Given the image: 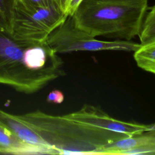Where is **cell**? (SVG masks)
<instances>
[{
    "mask_svg": "<svg viewBox=\"0 0 155 155\" xmlns=\"http://www.w3.org/2000/svg\"><path fill=\"white\" fill-rule=\"evenodd\" d=\"M63 61L46 42L15 39L0 28V84L31 94L65 74Z\"/></svg>",
    "mask_w": 155,
    "mask_h": 155,
    "instance_id": "1",
    "label": "cell"
},
{
    "mask_svg": "<svg viewBox=\"0 0 155 155\" xmlns=\"http://www.w3.org/2000/svg\"><path fill=\"white\" fill-rule=\"evenodd\" d=\"M53 149L55 154L97 155L106 145L127 137L40 110L17 115Z\"/></svg>",
    "mask_w": 155,
    "mask_h": 155,
    "instance_id": "2",
    "label": "cell"
},
{
    "mask_svg": "<svg viewBox=\"0 0 155 155\" xmlns=\"http://www.w3.org/2000/svg\"><path fill=\"white\" fill-rule=\"evenodd\" d=\"M148 0H82L71 16L94 36L130 41L139 36Z\"/></svg>",
    "mask_w": 155,
    "mask_h": 155,
    "instance_id": "3",
    "label": "cell"
},
{
    "mask_svg": "<svg viewBox=\"0 0 155 155\" xmlns=\"http://www.w3.org/2000/svg\"><path fill=\"white\" fill-rule=\"evenodd\" d=\"M46 41L57 54L78 51L103 50L135 52L141 47L140 44L130 41L97 39L96 37L79 28L71 16H68L64 22L50 34Z\"/></svg>",
    "mask_w": 155,
    "mask_h": 155,
    "instance_id": "4",
    "label": "cell"
},
{
    "mask_svg": "<svg viewBox=\"0 0 155 155\" xmlns=\"http://www.w3.org/2000/svg\"><path fill=\"white\" fill-rule=\"evenodd\" d=\"M68 16L59 5L41 7L32 11L16 5L10 22V33L17 39L44 42Z\"/></svg>",
    "mask_w": 155,
    "mask_h": 155,
    "instance_id": "5",
    "label": "cell"
},
{
    "mask_svg": "<svg viewBox=\"0 0 155 155\" xmlns=\"http://www.w3.org/2000/svg\"><path fill=\"white\" fill-rule=\"evenodd\" d=\"M65 115L73 120L128 136L155 131V123L145 124L120 120L111 117L101 108L88 104H85L80 110Z\"/></svg>",
    "mask_w": 155,
    "mask_h": 155,
    "instance_id": "6",
    "label": "cell"
},
{
    "mask_svg": "<svg viewBox=\"0 0 155 155\" xmlns=\"http://www.w3.org/2000/svg\"><path fill=\"white\" fill-rule=\"evenodd\" d=\"M0 123L24 142L42 149L47 154H55L54 151L44 140L17 115L0 109Z\"/></svg>",
    "mask_w": 155,
    "mask_h": 155,
    "instance_id": "7",
    "label": "cell"
},
{
    "mask_svg": "<svg viewBox=\"0 0 155 155\" xmlns=\"http://www.w3.org/2000/svg\"><path fill=\"white\" fill-rule=\"evenodd\" d=\"M155 145V131L127 136L104 146L97 155H120L124 151Z\"/></svg>",
    "mask_w": 155,
    "mask_h": 155,
    "instance_id": "8",
    "label": "cell"
},
{
    "mask_svg": "<svg viewBox=\"0 0 155 155\" xmlns=\"http://www.w3.org/2000/svg\"><path fill=\"white\" fill-rule=\"evenodd\" d=\"M0 154H47L42 149L21 140L1 123Z\"/></svg>",
    "mask_w": 155,
    "mask_h": 155,
    "instance_id": "9",
    "label": "cell"
},
{
    "mask_svg": "<svg viewBox=\"0 0 155 155\" xmlns=\"http://www.w3.org/2000/svg\"><path fill=\"white\" fill-rule=\"evenodd\" d=\"M139 36L142 46L155 42V5L145 15Z\"/></svg>",
    "mask_w": 155,
    "mask_h": 155,
    "instance_id": "10",
    "label": "cell"
},
{
    "mask_svg": "<svg viewBox=\"0 0 155 155\" xmlns=\"http://www.w3.org/2000/svg\"><path fill=\"white\" fill-rule=\"evenodd\" d=\"M134 58L139 67L149 62L155 61V42L142 46L134 52Z\"/></svg>",
    "mask_w": 155,
    "mask_h": 155,
    "instance_id": "11",
    "label": "cell"
},
{
    "mask_svg": "<svg viewBox=\"0 0 155 155\" xmlns=\"http://www.w3.org/2000/svg\"><path fill=\"white\" fill-rule=\"evenodd\" d=\"M16 5L27 11H32L38 8L48 7L54 5H59L61 7L59 0H16Z\"/></svg>",
    "mask_w": 155,
    "mask_h": 155,
    "instance_id": "12",
    "label": "cell"
},
{
    "mask_svg": "<svg viewBox=\"0 0 155 155\" xmlns=\"http://www.w3.org/2000/svg\"><path fill=\"white\" fill-rule=\"evenodd\" d=\"M15 6L16 0H0V9L5 15L9 26Z\"/></svg>",
    "mask_w": 155,
    "mask_h": 155,
    "instance_id": "13",
    "label": "cell"
},
{
    "mask_svg": "<svg viewBox=\"0 0 155 155\" xmlns=\"http://www.w3.org/2000/svg\"><path fill=\"white\" fill-rule=\"evenodd\" d=\"M131 154H155V145L130 149L122 152L120 155Z\"/></svg>",
    "mask_w": 155,
    "mask_h": 155,
    "instance_id": "14",
    "label": "cell"
},
{
    "mask_svg": "<svg viewBox=\"0 0 155 155\" xmlns=\"http://www.w3.org/2000/svg\"><path fill=\"white\" fill-rule=\"evenodd\" d=\"M64 100V95L63 93L58 90H54L50 91L46 99L47 102L53 104H61Z\"/></svg>",
    "mask_w": 155,
    "mask_h": 155,
    "instance_id": "15",
    "label": "cell"
},
{
    "mask_svg": "<svg viewBox=\"0 0 155 155\" xmlns=\"http://www.w3.org/2000/svg\"><path fill=\"white\" fill-rule=\"evenodd\" d=\"M82 0H68L67 13L68 16H71Z\"/></svg>",
    "mask_w": 155,
    "mask_h": 155,
    "instance_id": "16",
    "label": "cell"
},
{
    "mask_svg": "<svg viewBox=\"0 0 155 155\" xmlns=\"http://www.w3.org/2000/svg\"><path fill=\"white\" fill-rule=\"evenodd\" d=\"M0 28H2L3 30H7L10 32V26L7 22V20L0 9Z\"/></svg>",
    "mask_w": 155,
    "mask_h": 155,
    "instance_id": "17",
    "label": "cell"
},
{
    "mask_svg": "<svg viewBox=\"0 0 155 155\" xmlns=\"http://www.w3.org/2000/svg\"><path fill=\"white\" fill-rule=\"evenodd\" d=\"M142 69L155 74V61L146 63L140 67Z\"/></svg>",
    "mask_w": 155,
    "mask_h": 155,
    "instance_id": "18",
    "label": "cell"
},
{
    "mask_svg": "<svg viewBox=\"0 0 155 155\" xmlns=\"http://www.w3.org/2000/svg\"><path fill=\"white\" fill-rule=\"evenodd\" d=\"M59 4H60L61 8H62V10L67 14V10L68 0H59Z\"/></svg>",
    "mask_w": 155,
    "mask_h": 155,
    "instance_id": "19",
    "label": "cell"
}]
</instances>
